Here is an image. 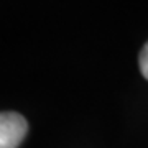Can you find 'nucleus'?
Returning <instances> with one entry per match:
<instances>
[{"label":"nucleus","instance_id":"obj_1","mask_svg":"<svg viewBox=\"0 0 148 148\" xmlns=\"http://www.w3.org/2000/svg\"><path fill=\"white\" fill-rule=\"evenodd\" d=\"M28 133L27 119L16 112H0V148H18Z\"/></svg>","mask_w":148,"mask_h":148},{"label":"nucleus","instance_id":"obj_2","mask_svg":"<svg viewBox=\"0 0 148 148\" xmlns=\"http://www.w3.org/2000/svg\"><path fill=\"white\" fill-rule=\"evenodd\" d=\"M138 66H140L142 76L145 79H148V41L145 43V46L142 48V51L138 54Z\"/></svg>","mask_w":148,"mask_h":148}]
</instances>
